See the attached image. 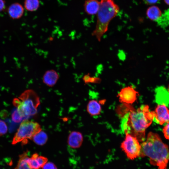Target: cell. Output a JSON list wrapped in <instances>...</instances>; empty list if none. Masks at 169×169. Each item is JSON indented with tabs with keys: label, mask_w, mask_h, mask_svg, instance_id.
Listing matches in <instances>:
<instances>
[{
	"label": "cell",
	"mask_w": 169,
	"mask_h": 169,
	"mask_svg": "<svg viewBox=\"0 0 169 169\" xmlns=\"http://www.w3.org/2000/svg\"><path fill=\"white\" fill-rule=\"evenodd\" d=\"M140 156L148 157L151 164L158 169H167L169 162V147L158 134L151 132L146 140L141 144Z\"/></svg>",
	"instance_id": "1"
},
{
	"label": "cell",
	"mask_w": 169,
	"mask_h": 169,
	"mask_svg": "<svg viewBox=\"0 0 169 169\" xmlns=\"http://www.w3.org/2000/svg\"><path fill=\"white\" fill-rule=\"evenodd\" d=\"M123 124L125 133L136 137L139 141L145 139L146 129L151 124L153 119V111L148 105H142L137 109L132 108Z\"/></svg>",
	"instance_id": "2"
},
{
	"label": "cell",
	"mask_w": 169,
	"mask_h": 169,
	"mask_svg": "<svg viewBox=\"0 0 169 169\" xmlns=\"http://www.w3.org/2000/svg\"><path fill=\"white\" fill-rule=\"evenodd\" d=\"M120 10L119 6L113 0H101L99 10L97 13L95 28L92 33L98 42L108 30L110 21L115 17Z\"/></svg>",
	"instance_id": "3"
},
{
	"label": "cell",
	"mask_w": 169,
	"mask_h": 169,
	"mask_svg": "<svg viewBox=\"0 0 169 169\" xmlns=\"http://www.w3.org/2000/svg\"><path fill=\"white\" fill-rule=\"evenodd\" d=\"M19 99H14L13 103L17 107L18 112L23 118L37 113L40 101L39 96L33 90L28 89L25 90Z\"/></svg>",
	"instance_id": "4"
},
{
	"label": "cell",
	"mask_w": 169,
	"mask_h": 169,
	"mask_svg": "<svg viewBox=\"0 0 169 169\" xmlns=\"http://www.w3.org/2000/svg\"><path fill=\"white\" fill-rule=\"evenodd\" d=\"M41 131V127L38 123L24 120L20 124L13 137L12 144L14 145L21 141L23 144H26L28 139H32Z\"/></svg>",
	"instance_id": "5"
},
{
	"label": "cell",
	"mask_w": 169,
	"mask_h": 169,
	"mask_svg": "<svg viewBox=\"0 0 169 169\" xmlns=\"http://www.w3.org/2000/svg\"><path fill=\"white\" fill-rule=\"evenodd\" d=\"M125 140L121 143V148L127 157L133 160L140 156L141 144L138 140L128 133H125Z\"/></svg>",
	"instance_id": "6"
},
{
	"label": "cell",
	"mask_w": 169,
	"mask_h": 169,
	"mask_svg": "<svg viewBox=\"0 0 169 169\" xmlns=\"http://www.w3.org/2000/svg\"><path fill=\"white\" fill-rule=\"evenodd\" d=\"M138 92L132 85L128 86L122 88L118 94L120 101L125 104H130L137 99Z\"/></svg>",
	"instance_id": "7"
},
{
	"label": "cell",
	"mask_w": 169,
	"mask_h": 169,
	"mask_svg": "<svg viewBox=\"0 0 169 169\" xmlns=\"http://www.w3.org/2000/svg\"><path fill=\"white\" fill-rule=\"evenodd\" d=\"M153 114V121L160 125L169 122V109L164 104L157 105Z\"/></svg>",
	"instance_id": "8"
},
{
	"label": "cell",
	"mask_w": 169,
	"mask_h": 169,
	"mask_svg": "<svg viewBox=\"0 0 169 169\" xmlns=\"http://www.w3.org/2000/svg\"><path fill=\"white\" fill-rule=\"evenodd\" d=\"M59 78L58 73L54 70L50 69L46 71L43 77V83L49 87L54 85Z\"/></svg>",
	"instance_id": "9"
},
{
	"label": "cell",
	"mask_w": 169,
	"mask_h": 169,
	"mask_svg": "<svg viewBox=\"0 0 169 169\" xmlns=\"http://www.w3.org/2000/svg\"><path fill=\"white\" fill-rule=\"evenodd\" d=\"M83 141L82 134L78 131H73L69 134L68 138V143L71 148L76 149L79 148Z\"/></svg>",
	"instance_id": "10"
},
{
	"label": "cell",
	"mask_w": 169,
	"mask_h": 169,
	"mask_svg": "<svg viewBox=\"0 0 169 169\" xmlns=\"http://www.w3.org/2000/svg\"><path fill=\"white\" fill-rule=\"evenodd\" d=\"M156 100L159 104L166 105L169 103V92L163 86H159L155 90Z\"/></svg>",
	"instance_id": "11"
},
{
	"label": "cell",
	"mask_w": 169,
	"mask_h": 169,
	"mask_svg": "<svg viewBox=\"0 0 169 169\" xmlns=\"http://www.w3.org/2000/svg\"><path fill=\"white\" fill-rule=\"evenodd\" d=\"M100 6L98 0H86L84 4L85 12L88 15H93L97 13Z\"/></svg>",
	"instance_id": "12"
},
{
	"label": "cell",
	"mask_w": 169,
	"mask_h": 169,
	"mask_svg": "<svg viewBox=\"0 0 169 169\" xmlns=\"http://www.w3.org/2000/svg\"><path fill=\"white\" fill-rule=\"evenodd\" d=\"M24 9L19 3H15L9 6L8 9V13L10 17L14 19H18L23 15Z\"/></svg>",
	"instance_id": "13"
},
{
	"label": "cell",
	"mask_w": 169,
	"mask_h": 169,
	"mask_svg": "<svg viewBox=\"0 0 169 169\" xmlns=\"http://www.w3.org/2000/svg\"><path fill=\"white\" fill-rule=\"evenodd\" d=\"M87 110L91 115H96L100 114L101 111V106L97 101L91 100L89 101L87 105Z\"/></svg>",
	"instance_id": "14"
},
{
	"label": "cell",
	"mask_w": 169,
	"mask_h": 169,
	"mask_svg": "<svg viewBox=\"0 0 169 169\" xmlns=\"http://www.w3.org/2000/svg\"><path fill=\"white\" fill-rule=\"evenodd\" d=\"M161 14L159 8L155 6L149 7L146 11V15L148 17L156 22L160 17Z\"/></svg>",
	"instance_id": "15"
},
{
	"label": "cell",
	"mask_w": 169,
	"mask_h": 169,
	"mask_svg": "<svg viewBox=\"0 0 169 169\" xmlns=\"http://www.w3.org/2000/svg\"><path fill=\"white\" fill-rule=\"evenodd\" d=\"M28 157L26 152L19 155L18 163L14 169H32L28 163Z\"/></svg>",
	"instance_id": "16"
},
{
	"label": "cell",
	"mask_w": 169,
	"mask_h": 169,
	"mask_svg": "<svg viewBox=\"0 0 169 169\" xmlns=\"http://www.w3.org/2000/svg\"><path fill=\"white\" fill-rule=\"evenodd\" d=\"M48 137L46 133L41 131L36 134L33 138L32 140L34 142L38 145H44L48 140Z\"/></svg>",
	"instance_id": "17"
},
{
	"label": "cell",
	"mask_w": 169,
	"mask_h": 169,
	"mask_svg": "<svg viewBox=\"0 0 169 169\" xmlns=\"http://www.w3.org/2000/svg\"><path fill=\"white\" fill-rule=\"evenodd\" d=\"M156 22L157 24L162 28H165L169 26V8L162 14Z\"/></svg>",
	"instance_id": "18"
},
{
	"label": "cell",
	"mask_w": 169,
	"mask_h": 169,
	"mask_svg": "<svg viewBox=\"0 0 169 169\" xmlns=\"http://www.w3.org/2000/svg\"><path fill=\"white\" fill-rule=\"evenodd\" d=\"M83 80L85 84H100L102 81L101 79L99 77L91 76L89 73L84 75Z\"/></svg>",
	"instance_id": "19"
},
{
	"label": "cell",
	"mask_w": 169,
	"mask_h": 169,
	"mask_svg": "<svg viewBox=\"0 0 169 169\" xmlns=\"http://www.w3.org/2000/svg\"><path fill=\"white\" fill-rule=\"evenodd\" d=\"M38 156V154L35 153L31 157L27 158L28 163L32 169H39L41 168L37 158Z\"/></svg>",
	"instance_id": "20"
},
{
	"label": "cell",
	"mask_w": 169,
	"mask_h": 169,
	"mask_svg": "<svg viewBox=\"0 0 169 169\" xmlns=\"http://www.w3.org/2000/svg\"><path fill=\"white\" fill-rule=\"evenodd\" d=\"M39 6L38 0H25L24 2L25 8L29 11L36 10L38 8Z\"/></svg>",
	"instance_id": "21"
},
{
	"label": "cell",
	"mask_w": 169,
	"mask_h": 169,
	"mask_svg": "<svg viewBox=\"0 0 169 169\" xmlns=\"http://www.w3.org/2000/svg\"><path fill=\"white\" fill-rule=\"evenodd\" d=\"M12 119L13 121L15 123L20 122L23 119L18 112L17 109H14L12 112Z\"/></svg>",
	"instance_id": "22"
},
{
	"label": "cell",
	"mask_w": 169,
	"mask_h": 169,
	"mask_svg": "<svg viewBox=\"0 0 169 169\" xmlns=\"http://www.w3.org/2000/svg\"><path fill=\"white\" fill-rule=\"evenodd\" d=\"M7 131L8 127L6 123L0 120V136L5 134Z\"/></svg>",
	"instance_id": "23"
},
{
	"label": "cell",
	"mask_w": 169,
	"mask_h": 169,
	"mask_svg": "<svg viewBox=\"0 0 169 169\" xmlns=\"http://www.w3.org/2000/svg\"><path fill=\"white\" fill-rule=\"evenodd\" d=\"M40 167H42L47 163L48 159L47 158L38 156L37 157Z\"/></svg>",
	"instance_id": "24"
},
{
	"label": "cell",
	"mask_w": 169,
	"mask_h": 169,
	"mask_svg": "<svg viewBox=\"0 0 169 169\" xmlns=\"http://www.w3.org/2000/svg\"><path fill=\"white\" fill-rule=\"evenodd\" d=\"M163 132L165 137L169 140V122L164 127Z\"/></svg>",
	"instance_id": "25"
},
{
	"label": "cell",
	"mask_w": 169,
	"mask_h": 169,
	"mask_svg": "<svg viewBox=\"0 0 169 169\" xmlns=\"http://www.w3.org/2000/svg\"><path fill=\"white\" fill-rule=\"evenodd\" d=\"M42 169H57L55 165L53 163H46L42 167Z\"/></svg>",
	"instance_id": "26"
},
{
	"label": "cell",
	"mask_w": 169,
	"mask_h": 169,
	"mask_svg": "<svg viewBox=\"0 0 169 169\" xmlns=\"http://www.w3.org/2000/svg\"><path fill=\"white\" fill-rule=\"evenodd\" d=\"M5 7V2L4 0H0V12L4 10Z\"/></svg>",
	"instance_id": "27"
},
{
	"label": "cell",
	"mask_w": 169,
	"mask_h": 169,
	"mask_svg": "<svg viewBox=\"0 0 169 169\" xmlns=\"http://www.w3.org/2000/svg\"><path fill=\"white\" fill-rule=\"evenodd\" d=\"M145 3L148 4H152L157 3L159 0H143Z\"/></svg>",
	"instance_id": "28"
},
{
	"label": "cell",
	"mask_w": 169,
	"mask_h": 169,
	"mask_svg": "<svg viewBox=\"0 0 169 169\" xmlns=\"http://www.w3.org/2000/svg\"><path fill=\"white\" fill-rule=\"evenodd\" d=\"M165 2L167 4L169 5V0H164Z\"/></svg>",
	"instance_id": "29"
},
{
	"label": "cell",
	"mask_w": 169,
	"mask_h": 169,
	"mask_svg": "<svg viewBox=\"0 0 169 169\" xmlns=\"http://www.w3.org/2000/svg\"><path fill=\"white\" fill-rule=\"evenodd\" d=\"M168 92H169V87H168Z\"/></svg>",
	"instance_id": "30"
}]
</instances>
